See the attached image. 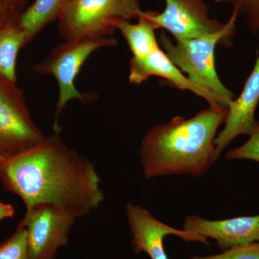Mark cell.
I'll return each mask as SVG.
<instances>
[{"label":"cell","instance_id":"obj_2","mask_svg":"<svg viewBox=\"0 0 259 259\" xmlns=\"http://www.w3.org/2000/svg\"><path fill=\"white\" fill-rule=\"evenodd\" d=\"M228 108L201 110L191 118L176 116L151 127L142 140L140 151L147 180L167 175L201 177L214 161V141L226 122Z\"/></svg>","mask_w":259,"mask_h":259},{"label":"cell","instance_id":"obj_14","mask_svg":"<svg viewBox=\"0 0 259 259\" xmlns=\"http://www.w3.org/2000/svg\"><path fill=\"white\" fill-rule=\"evenodd\" d=\"M137 23L127 20H117L114 24L115 30H120L124 37L133 58H144L160 47L156 39V27L145 15V11Z\"/></svg>","mask_w":259,"mask_h":259},{"label":"cell","instance_id":"obj_1","mask_svg":"<svg viewBox=\"0 0 259 259\" xmlns=\"http://www.w3.org/2000/svg\"><path fill=\"white\" fill-rule=\"evenodd\" d=\"M0 181L5 190L22 199L25 208L52 204L76 219L91 214L105 201L93 163L55 133L0 163Z\"/></svg>","mask_w":259,"mask_h":259},{"label":"cell","instance_id":"obj_7","mask_svg":"<svg viewBox=\"0 0 259 259\" xmlns=\"http://www.w3.org/2000/svg\"><path fill=\"white\" fill-rule=\"evenodd\" d=\"M76 218L52 204H38L26 209L19 226L28 236L29 259H54L58 250L66 246Z\"/></svg>","mask_w":259,"mask_h":259},{"label":"cell","instance_id":"obj_18","mask_svg":"<svg viewBox=\"0 0 259 259\" xmlns=\"http://www.w3.org/2000/svg\"><path fill=\"white\" fill-rule=\"evenodd\" d=\"M190 259H259V242L233 247L220 254L207 256L194 255Z\"/></svg>","mask_w":259,"mask_h":259},{"label":"cell","instance_id":"obj_12","mask_svg":"<svg viewBox=\"0 0 259 259\" xmlns=\"http://www.w3.org/2000/svg\"><path fill=\"white\" fill-rule=\"evenodd\" d=\"M151 76H158L179 90L190 91L202 97L209 104V107H224L220 105L215 97L192 82L160 47L144 58L132 57L130 60V82L141 84Z\"/></svg>","mask_w":259,"mask_h":259},{"label":"cell","instance_id":"obj_8","mask_svg":"<svg viewBox=\"0 0 259 259\" xmlns=\"http://www.w3.org/2000/svg\"><path fill=\"white\" fill-rule=\"evenodd\" d=\"M162 13L145 11L156 29H163L175 40H188L221 30L225 23L210 18L204 0H164Z\"/></svg>","mask_w":259,"mask_h":259},{"label":"cell","instance_id":"obj_11","mask_svg":"<svg viewBox=\"0 0 259 259\" xmlns=\"http://www.w3.org/2000/svg\"><path fill=\"white\" fill-rule=\"evenodd\" d=\"M184 230L197 233L206 239L215 240L224 250L259 242V214L223 220L208 221L197 215L185 218Z\"/></svg>","mask_w":259,"mask_h":259},{"label":"cell","instance_id":"obj_4","mask_svg":"<svg viewBox=\"0 0 259 259\" xmlns=\"http://www.w3.org/2000/svg\"><path fill=\"white\" fill-rule=\"evenodd\" d=\"M117 45V39L111 36L77 37L65 40L59 44L44 61L32 68L33 71L42 76H54L59 85V93L56 102L53 130L60 134L59 116L68 102L77 100L88 103L96 100L95 93H81L76 88L75 81L83 64L95 51L102 48Z\"/></svg>","mask_w":259,"mask_h":259},{"label":"cell","instance_id":"obj_22","mask_svg":"<svg viewBox=\"0 0 259 259\" xmlns=\"http://www.w3.org/2000/svg\"><path fill=\"white\" fill-rule=\"evenodd\" d=\"M7 3L13 7L20 14L23 13L28 8L29 0H5Z\"/></svg>","mask_w":259,"mask_h":259},{"label":"cell","instance_id":"obj_20","mask_svg":"<svg viewBox=\"0 0 259 259\" xmlns=\"http://www.w3.org/2000/svg\"><path fill=\"white\" fill-rule=\"evenodd\" d=\"M20 15L5 0H0V30L20 23Z\"/></svg>","mask_w":259,"mask_h":259},{"label":"cell","instance_id":"obj_9","mask_svg":"<svg viewBox=\"0 0 259 259\" xmlns=\"http://www.w3.org/2000/svg\"><path fill=\"white\" fill-rule=\"evenodd\" d=\"M125 212L132 236L131 244L137 254L144 252L151 259H168L163 239L168 235H175L187 242L209 245L207 239L197 233L178 230L161 222L145 207L127 203Z\"/></svg>","mask_w":259,"mask_h":259},{"label":"cell","instance_id":"obj_16","mask_svg":"<svg viewBox=\"0 0 259 259\" xmlns=\"http://www.w3.org/2000/svg\"><path fill=\"white\" fill-rule=\"evenodd\" d=\"M0 259H29L28 236L23 226L8 240L0 243Z\"/></svg>","mask_w":259,"mask_h":259},{"label":"cell","instance_id":"obj_13","mask_svg":"<svg viewBox=\"0 0 259 259\" xmlns=\"http://www.w3.org/2000/svg\"><path fill=\"white\" fill-rule=\"evenodd\" d=\"M70 0H35L20 15V25L28 44L49 24L61 18Z\"/></svg>","mask_w":259,"mask_h":259},{"label":"cell","instance_id":"obj_3","mask_svg":"<svg viewBox=\"0 0 259 259\" xmlns=\"http://www.w3.org/2000/svg\"><path fill=\"white\" fill-rule=\"evenodd\" d=\"M239 15L233 10L231 18L221 30L204 36L172 41L163 31L158 39V44L166 55L187 74L189 79L215 97L220 105L227 108L234 100L235 95L223 84L218 76L214 53L219 44L225 47H231Z\"/></svg>","mask_w":259,"mask_h":259},{"label":"cell","instance_id":"obj_15","mask_svg":"<svg viewBox=\"0 0 259 259\" xmlns=\"http://www.w3.org/2000/svg\"><path fill=\"white\" fill-rule=\"evenodd\" d=\"M28 45L20 23L0 30V77L17 83V60L20 51Z\"/></svg>","mask_w":259,"mask_h":259},{"label":"cell","instance_id":"obj_6","mask_svg":"<svg viewBox=\"0 0 259 259\" xmlns=\"http://www.w3.org/2000/svg\"><path fill=\"white\" fill-rule=\"evenodd\" d=\"M44 138L23 91L17 83L0 77V163L35 147Z\"/></svg>","mask_w":259,"mask_h":259},{"label":"cell","instance_id":"obj_21","mask_svg":"<svg viewBox=\"0 0 259 259\" xmlns=\"http://www.w3.org/2000/svg\"><path fill=\"white\" fill-rule=\"evenodd\" d=\"M14 214L15 209L13 205L0 202V221L13 218Z\"/></svg>","mask_w":259,"mask_h":259},{"label":"cell","instance_id":"obj_23","mask_svg":"<svg viewBox=\"0 0 259 259\" xmlns=\"http://www.w3.org/2000/svg\"><path fill=\"white\" fill-rule=\"evenodd\" d=\"M214 1L218 3H226V4L232 5L233 10L241 14L242 8L248 0H214Z\"/></svg>","mask_w":259,"mask_h":259},{"label":"cell","instance_id":"obj_10","mask_svg":"<svg viewBox=\"0 0 259 259\" xmlns=\"http://www.w3.org/2000/svg\"><path fill=\"white\" fill-rule=\"evenodd\" d=\"M259 103V56L245 81L241 95L228 105L224 127L216 136L214 141V161H217L225 148L238 136H250L258 122L255 118Z\"/></svg>","mask_w":259,"mask_h":259},{"label":"cell","instance_id":"obj_19","mask_svg":"<svg viewBox=\"0 0 259 259\" xmlns=\"http://www.w3.org/2000/svg\"><path fill=\"white\" fill-rule=\"evenodd\" d=\"M241 13L246 15L247 27L253 35L259 32V0H248L243 5Z\"/></svg>","mask_w":259,"mask_h":259},{"label":"cell","instance_id":"obj_5","mask_svg":"<svg viewBox=\"0 0 259 259\" xmlns=\"http://www.w3.org/2000/svg\"><path fill=\"white\" fill-rule=\"evenodd\" d=\"M144 12L140 0H70L59 19V33L65 40L111 36L115 22L138 20Z\"/></svg>","mask_w":259,"mask_h":259},{"label":"cell","instance_id":"obj_17","mask_svg":"<svg viewBox=\"0 0 259 259\" xmlns=\"http://www.w3.org/2000/svg\"><path fill=\"white\" fill-rule=\"evenodd\" d=\"M227 159H248L259 162V124L250 136V139L240 147L228 151Z\"/></svg>","mask_w":259,"mask_h":259}]
</instances>
